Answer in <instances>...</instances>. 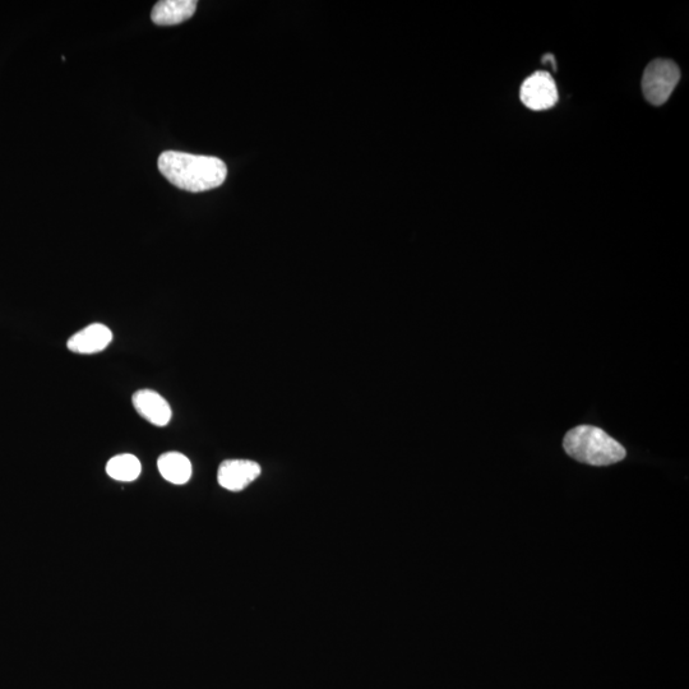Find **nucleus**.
Instances as JSON below:
<instances>
[{"label": "nucleus", "mask_w": 689, "mask_h": 689, "mask_svg": "<svg viewBox=\"0 0 689 689\" xmlns=\"http://www.w3.org/2000/svg\"><path fill=\"white\" fill-rule=\"evenodd\" d=\"M160 173L183 191L200 193L223 186L228 166L219 157L165 151L157 161Z\"/></svg>", "instance_id": "obj_1"}, {"label": "nucleus", "mask_w": 689, "mask_h": 689, "mask_svg": "<svg viewBox=\"0 0 689 689\" xmlns=\"http://www.w3.org/2000/svg\"><path fill=\"white\" fill-rule=\"evenodd\" d=\"M564 451L573 460L591 466H609L626 459L627 452L618 441L593 425H578L566 434Z\"/></svg>", "instance_id": "obj_2"}, {"label": "nucleus", "mask_w": 689, "mask_h": 689, "mask_svg": "<svg viewBox=\"0 0 689 689\" xmlns=\"http://www.w3.org/2000/svg\"><path fill=\"white\" fill-rule=\"evenodd\" d=\"M679 80L681 71L673 60L655 59L642 77V92L650 104L660 106L667 103Z\"/></svg>", "instance_id": "obj_3"}, {"label": "nucleus", "mask_w": 689, "mask_h": 689, "mask_svg": "<svg viewBox=\"0 0 689 689\" xmlns=\"http://www.w3.org/2000/svg\"><path fill=\"white\" fill-rule=\"evenodd\" d=\"M521 101L531 110L540 112L553 108L558 101L556 82L548 72H536L521 86Z\"/></svg>", "instance_id": "obj_4"}, {"label": "nucleus", "mask_w": 689, "mask_h": 689, "mask_svg": "<svg viewBox=\"0 0 689 689\" xmlns=\"http://www.w3.org/2000/svg\"><path fill=\"white\" fill-rule=\"evenodd\" d=\"M261 475V466L251 460H228L217 471V482L230 492H240Z\"/></svg>", "instance_id": "obj_5"}, {"label": "nucleus", "mask_w": 689, "mask_h": 689, "mask_svg": "<svg viewBox=\"0 0 689 689\" xmlns=\"http://www.w3.org/2000/svg\"><path fill=\"white\" fill-rule=\"evenodd\" d=\"M133 406L137 413L156 427H165L173 416L169 402L152 390L137 391L133 395Z\"/></svg>", "instance_id": "obj_6"}, {"label": "nucleus", "mask_w": 689, "mask_h": 689, "mask_svg": "<svg viewBox=\"0 0 689 689\" xmlns=\"http://www.w3.org/2000/svg\"><path fill=\"white\" fill-rule=\"evenodd\" d=\"M112 341V330L101 323H94L73 335L68 341V349L76 354H96L108 348Z\"/></svg>", "instance_id": "obj_7"}, {"label": "nucleus", "mask_w": 689, "mask_h": 689, "mask_svg": "<svg viewBox=\"0 0 689 689\" xmlns=\"http://www.w3.org/2000/svg\"><path fill=\"white\" fill-rule=\"evenodd\" d=\"M197 6L196 0H161L152 9L151 20L159 26L179 25L191 20Z\"/></svg>", "instance_id": "obj_8"}, {"label": "nucleus", "mask_w": 689, "mask_h": 689, "mask_svg": "<svg viewBox=\"0 0 689 689\" xmlns=\"http://www.w3.org/2000/svg\"><path fill=\"white\" fill-rule=\"evenodd\" d=\"M160 474L165 480L175 485L189 482L192 476V464L188 457L179 452H168L157 460Z\"/></svg>", "instance_id": "obj_9"}, {"label": "nucleus", "mask_w": 689, "mask_h": 689, "mask_svg": "<svg viewBox=\"0 0 689 689\" xmlns=\"http://www.w3.org/2000/svg\"><path fill=\"white\" fill-rule=\"evenodd\" d=\"M142 466L140 460L136 456L124 455L114 456L112 460L106 464V473L110 478L118 480V482H134L140 478Z\"/></svg>", "instance_id": "obj_10"}]
</instances>
